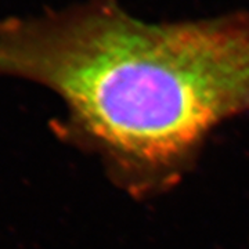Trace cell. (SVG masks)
Returning a JSON list of instances; mask_svg holds the SVG:
<instances>
[{"mask_svg":"<svg viewBox=\"0 0 249 249\" xmlns=\"http://www.w3.org/2000/svg\"><path fill=\"white\" fill-rule=\"evenodd\" d=\"M0 75L52 90V130L127 196L155 199L196 169L211 134L249 114V10L175 21L83 0L0 21Z\"/></svg>","mask_w":249,"mask_h":249,"instance_id":"1","label":"cell"}]
</instances>
